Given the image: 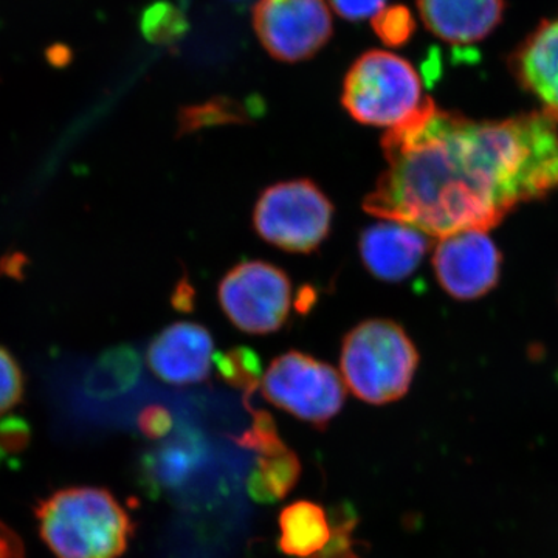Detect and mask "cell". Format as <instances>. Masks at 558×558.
Segmentation results:
<instances>
[{"mask_svg":"<svg viewBox=\"0 0 558 558\" xmlns=\"http://www.w3.org/2000/svg\"><path fill=\"white\" fill-rule=\"evenodd\" d=\"M174 425L170 410L161 405L146 407L142 413L138 414L137 427L143 436L148 439L157 440L170 435Z\"/></svg>","mask_w":558,"mask_h":558,"instance_id":"25","label":"cell"},{"mask_svg":"<svg viewBox=\"0 0 558 558\" xmlns=\"http://www.w3.org/2000/svg\"><path fill=\"white\" fill-rule=\"evenodd\" d=\"M32 427L27 418L10 414L0 418V449L11 459L27 450L32 440Z\"/></svg>","mask_w":558,"mask_h":558,"instance_id":"24","label":"cell"},{"mask_svg":"<svg viewBox=\"0 0 558 558\" xmlns=\"http://www.w3.org/2000/svg\"><path fill=\"white\" fill-rule=\"evenodd\" d=\"M381 149L388 168L363 209L439 240L494 229L558 189V123L543 112L476 121L427 98Z\"/></svg>","mask_w":558,"mask_h":558,"instance_id":"1","label":"cell"},{"mask_svg":"<svg viewBox=\"0 0 558 558\" xmlns=\"http://www.w3.org/2000/svg\"><path fill=\"white\" fill-rule=\"evenodd\" d=\"M140 31L149 43L171 44L185 35L186 20L172 3L156 2L143 11Z\"/></svg>","mask_w":558,"mask_h":558,"instance_id":"19","label":"cell"},{"mask_svg":"<svg viewBox=\"0 0 558 558\" xmlns=\"http://www.w3.org/2000/svg\"><path fill=\"white\" fill-rule=\"evenodd\" d=\"M216 369L220 379L230 387L244 391V398L250 399L260 387L263 365L259 355L247 347L231 348L219 352L215 359Z\"/></svg>","mask_w":558,"mask_h":558,"instance_id":"18","label":"cell"},{"mask_svg":"<svg viewBox=\"0 0 558 558\" xmlns=\"http://www.w3.org/2000/svg\"><path fill=\"white\" fill-rule=\"evenodd\" d=\"M429 247L427 234L407 223L371 226L360 234V256L371 275L380 281L399 282L417 270Z\"/></svg>","mask_w":558,"mask_h":558,"instance_id":"12","label":"cell"},{"mask_svg":"<svg viewBox=\"0 0 558 558\" xmlns=\"http://www.w3.org/2000/svg\"><path fill=\"white\" fill-rule=\"evenodd\" d=\"M46 60L51 68L64 69L73 61V50L64 43H54L46 49Z\"/></svg>","mask_w":558,"mask_h":558,"instance_id":"28","label":"cell"},{"mask_svg":"<svg viewBox=\"0 0 558 558\" xmlns=\"http://www.w3.org/2000/svg\"><path fill=\"white\" fill-rule=\"evenodd\" d=\"M292 281L284 270L266 260L238 264L220 281L222 311L238 329L253 336L277 332L292 307Z\"/></svg>","mask_w":558,"mask_h":558,"instance_id":"7","label":"cell"},{"mask_svg":"<svg viewBox=\"0 0 558 558\" xmlns=\"http://www.w3.org/2000/svg\"><path fill=\"white\" fill-rule=\"evenodd\" d=\"M40 538L57 558H121L135 527L119 499L101 487H68L39 501Z\"/></svg>","mask_w":558,"mask_h":558,"instance_id":"2","label":"cell"},{"mask_svg":"<svg viewBox=\"0 0 558 558\" xmlns=\"http://www.w3.org/2000/svg\"><path fill=\"white\" fill-rule=\"evenodd\" d=\"M509 69L542 112L558 123V14L539 22L512 51Z\"/></svg>","mask_w":558,"mask_h":558,"instance_id":"11","label":"cell"},{"mask_svg":"<svg viewBox=\"0 0 558 558\" xmlns=\"http://www.w3.org/2000/svg\"><path fill=\"white\" fill-rule=\"evenodd\" d=\"M24 396V376L9 349L0 347V416L16 407Z\"/></svg>","mask_w":558,"mask_h":558,"instance_id":"23","label":"cell"},{"mask_svg":"<svg viewBox=\"0 0 558 558\" xmlns=\"http://www.w3.org/2000/svg\"><path fill=\"white\" fill-rule=\"evenodd\" d=\"M330 3L343 20L357 22L379 14L387 0H330Z\"/></svg>","mask_w":558,"mask_h":558,"instance_id":"26","label":"cell"},{"mask_svg":"<svg viewBox=\"0 0 558 558\" xmlns=\"http://www.w3.org/2000/svg\"><path fill=\"white\" fill-rule=\"evenodd\" d=\"M328 515L332 535L328 545L311 558H363L355 553V545L360 542L352 537L359 523L354 510L343 506V508H333Z\"/></svg>","mask_w":558,"mask_h":558,"instance_id":"21","label":"cell"},{"mask_svg":"<svg viewBox=\"0 0 558 558\" xmlns=\"http://www.w3.org/2000/svg\"><path fill=\"white\" fill-rule=\"evenodd\" d=\"M501 253L487 231L465 230L440 238L433 256L440 288L457 300H476L498 284Z\"/></svg>","mask_w":558,"mask_h":558,"instance_id":"9","label":"cell"},{"mask_svg":"<svg viewBox=\"0 0 558 558\" xmlns=\"http://www.w3.org/2000/svg\"><path fill=\"white\" fill-rule=\"evenodd\" d=\"M332 219V202L310 179L275 183L253 209L256 233L290 253L315 252L329 236Z\"/></svg>","mask_w":558,"mask_h":558,"instance_id":"5","label":"cell"},{"mask_svg":"<svg viewBox=\"0 0 558 558\" xmlns=\"http://www.w3.org/2000/svg\"><path fill=\"white\" fill-rule=\"evenodd\" d=\"M425 101L416 69L389 51H366L344 76L341 105L357 123L395 128Z\"/></svg>","mask_w":558,"mask_h":558,"instance_id":"4","label":"cell"},{"mask_svg":"<svg viewBox=\"0 0 558 558\" xmlns=\"http://www.w3.org/2000/svg\"><path fill=\"white\" fill-rule=\"evenodd\" d=\"M278 524V548L289 557L311 558L328 545L332 535L328 512L306 499L286 506Z\"/></svg>","mask_w":558,"mask_h":558,"instance_id":"14","label":"cell"},{"mask_svg":"<svg viewBox=\"0 0 558 558\" xmlns=\"http://www.w3.org/2000/svg\"><path fill=\"white\" fill-rule=\"evenodd\" d=\"M142 362L130 347L113 348L105 352L92 366L83 389L90 399L109 400L130 391L138 381Z\"/></svg>","mask_w":558,"mask_h":558,"instance_id":"15","label":"cell"},{"mask_svg":"<svg viewBox=\"0 0 558 558\" xmlns=\"http://www.w3.org/2000/svg\"><path fill=\"white\" fill-rule=\"evenodd\" d=\"M255 102L250 100L247 105H241L230 98H215L201 105L186 106L179 113V135L193 134L218 124L247 123L250 117L260 110V106L253 108Z\"/></svg>","mask_w":558,"mask_h":558,"instance_id":"17","label":"cell"},{"mask_svg":"<svg viewBox=\"0 0 558 558\" xmlns=\"http://www.w3.org/2000/svg\"><path fill=\"white\" fill-rule=\"evenodd\" d=\"M373 28L385 46L398 49L413 38L414 32H416V21L407 7L392 5L376 14Z\"/></svg>","mask_w":558,"mask_h":558,"instance_id":"22","label":"cell"},{"mask_svg":"<svg viewBox=\"0 0 558 558\" xmlns=\"http://www.w3.org/2000/svg\"><path fill=\"white\" fill-rule=\"evenodd\" d=\"M5 459H9V458H7V454L3 453L2 449H0V464H2V462L5 461Z\"/></svg>","mask_w":558,"mask_h":558,"instance_id":"29","label":"cell"},{"mask_svg":"<svg viewBox=\"0 0 558 558\" xmlns=\"http://www.w3.org/2000/svg\"><path fill=\"white\" fill-rule=\"evenodd\" d=\"M300 476V458L292 450L274 457H259L255 470L248 476L250 497L264 505L279 501L295 488Z\"/></svg>","mask_w":558,"mask_h":558,"instance_id":"16","label":"cell"},{"mask_svg":"<svg viewBox=\"0 0 558 558\" xmlns=\"http://www.w3.org/2000/svg\"><path fill=\"white\" fill-rule=\"evenodd\" d=\"M340 366L344 385L355 398L371 405H385L410 391L418 352L399 323L366 319L344 337Z\"/></svg>","mask_w":558,"mask_h":558,"instance_id":"3","label":"cell"},{"mask_svg":"<svg viewBox=\"0 0 558 558\" xmlns=\"http://www.w3.org/2000/svg\"><path fill=\"white\" fill-rule=\"evenodd\" d=\"M416 5L427 31L453 46L486 39L506 10L505 0H416Z\"/></svg>","mask_w":558,"mask_h":558,"instance_id":"13","label":"cell"},{"mask_svg":"<svg viewBox=\"0 0 558 558\" xmlns=\"http://www.w3.org/2000/svg\"><path fill=\"white\" fill-rule=\"evenodd\" d=\"M213 349L215 341L207 328L197 323H174L150 341L148 365L165 384H201L211 371Z\"/></svg>","mask_w":558,"mask_h":558,"instance_id":"10","label":"cell"},{"mask_svg":"<svg viewBox=\"0 0 558 558\" xmlns=\"http://www.w3.org/2000/svg\"><path fill=\"white\" fill-rule=\"evenodd\" d=\"M264 399L300 421L325 429L343 410V377L328 363L289 351L270 363L260 380Z\"/></svg>","mask_w":558,"mask_h":558,"instance_id":"6","label":"cell"},{"mask_svg":"<svg viewBox=\"0 0 558 558\" xmlns=\"http://www.w3.org/2000/svg\"><path fill=\"white\" fill-rule=\"evenodd\" d=\"M0 558H25L24 543L16 532L0 521Z\"/></svg>","mask_w":558,"mask_h":558,"instance_id":"27","label":"cell"},{"mask_svg":"<svg viewBox=\"0 0 558 558\" xmlns=\"http://www.w3.org/2000/svg\"><path fill=\"white\" fill-rule=\"evenodd\" d=\"M248 410L252 411L253 416L252 427L238 438H233L234 442L242 449L256 451L259 457H274V454L289 450L284 440L279 436L271 414L264 410H253L252 407H248Z\"/></svg>","mask_w":558,"mask_h":558,"instance_id":"20","label":"cell"},{"mask_svg":"<svg viewBox=\"0 0 558 558\" xmlns=\"http://www.w3.org/2000/svg\"><path fill=\"white\" fill-rule=\"evenodd\" d=\"M253 27L264 49L282 62L311 60L332 38L326 0H259Z\"/></svg>","mask_w":558,"mask_h":558,"instance_id":"8","label":"cell"}]
</instances>
